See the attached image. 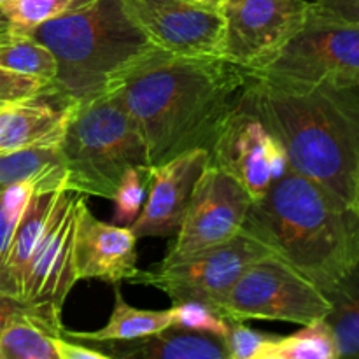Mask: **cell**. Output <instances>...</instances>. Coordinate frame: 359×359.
Returning a JSON list of instances; mask_svg holds the SVG:
<instances>
[{"label":"cell","instance_id":"cell-1","mask_svg":"<svg viewBox=\"0 0 359 359\" xmlns=\"http://www.w3.org/2000/svg\"><path fill=\"white\" fill-rule=\"evenodd\" d=\"M249 72L219 56H179L158 49L111 90L135 119L149 165L207 149L241 107Z\"/></svg>","mask_w":359,"mask_h":359},{"label":"cell","instance_id":"cell-2","mask_svg":"<svg viewBox=\"0 0 359 359\" xmlns=\"http://www.w3.org/2000/svg\"><path fill=\"white\" fill-rule=\"evenodd\" d=\"M242 105L283 144L290 168L353 205L359 168V86L249 72Z\"/></svg>","mask_w":359,"mask_h":359},{"label":"cell","instance_id":"cell-3","mask_svg":"<svg viewBox=\"0 0 359 359\" xmlns=\"http://www.w3.org/2000/svg\"><path fill=\"white\" fill-rule=\"evenodd\" d=\"M244 226L323 293L359 263L356 209L293 168L252 202Z\"/></svg>","mask_w":359,"mask_h":359},{"label":"cell","instance_id":"cell-4","mask_svg":"<svg viewBox=\"0 0 359 359\" xmlns=\"http://www.w3.org/2000/svg\"><path fill=\"white\" fill-rule=\"evenodd\" d=\"M56 60L51 90L70 102H84L111 90L125 74L158 51L121 6L95 0L84 9L25 32Z\"/></svg>","mask_w":359,"mask_h":359},{"label":"cell","instance_id":"cell-5","mask_svg":"<svg viewBox=\"0 0 359 359\" xmlns=\"http://www.w3.org/2000/svg\"><path fill=\"white\" fill-rule=\"evenodd\" d=\"M67 188L112 200L130 167H146V142L114 90L77 102L60 142Z\"/></svg>","mask_w":359,"mask_h":359},{"label":"cell","instance_id":"cell-6","mask_svg":"<svg viewBox=\"0 0 359 359\" xmlns=\"http://www.w3.org/2000/svg\"><path fill=\"white\" fill-rule=\"evenodd\" d=\"M276 252L248 228L226 244L174 263H160L153 270H139L132 284H146L163 291L172 304L200 302L221 314L228 293L245 269ZM223 316V314H221Z\"/></svg>","mask_w":359,"mask_h":359},{"label":"cell","instance_id":"cell-7","mask_svg":"<svg viewBox=\"0 0 359 359\" xmlns=\"http://www.w3.org/2000/svg\"><path fill=\"white\" fill-rule=\"evenodd\" d=\"M330 312L326 294L307 277L272 255L251 263L228 293L223 305L228 321H284L311 325Z\"/></svg>","mask_w":359,"mask_h":359},{"label":"cell","instance_id":"cell-8","mask_svg":"<svg viewBox=\"0 0 359 359\" xmlns=\"http://www.w3.org/2000/svg\"><path fill=\"white\" fill-rule=\"evenodd\" d=\"M309 9V0H223L221 58L259 72L302 30Z\"/></svg>","mask_w":359,"mask_h":359},{"label":"cell","instance_id":"cell-9","mask_svg":"<svg viewBox=\"0 0 359 359\" xmlns=\"http://www.w3.org/2000/svg\"><path fill=\"white\" fill-rule=\"evenodd\" d=\"M300 83L359 86V25L318 16L309 9L302 30L259 72Z\"/></svg>","mask_w":359,"mask_h":359},{"label":"cell","instance_id":"cell-10","mask_svg":"<svg viewBox=\"0 0 359 359\" xmlns=\"http://www.w3.org/2000/svg\"><path fill=\"white\" fill-rule=\"evenodd\" d=\"M252 202L231 175L210 161L196 182L191 202L161 263H174L226 244L244 228Z\"/></svg>","mask_w":359,"mask_h":359},{"label":"cell","instance_id":"cell-11","mask_svg":"<svg viewBox=\"0 0 359 359\" xmlns=\"http://www.w3.org/2000/svg\"><path fill=\"white\" fill-rule=\"evenodd\" d=\"M210 161L231 175L252 200L262 198L290 168L283 144L242 104L214 140Z\"/></svg>","mask_w":359,"mask_h":359},{"label":"cell","instance_id":"cell-12","mask_svg":"<svg viewBox=\"0 0 359 359\" xmlns=\"http://www.w3.org/2000/svg\"><path fill=\"white\" fill-rule=\"evenodd\" d=\"M139 30L161 51L179 56H219L223 16L195 0H121Z\"/></svg>","mask_w":359,"mask_h":359},{"label":"cell","instance_id":"cell-13","mask_svg":"<svg viewBox=\"0 0 359 359\" xmlns=\"http://www.w3.org/2000/svg\"><path fill=\"white\" fill-rule=\"evenodd\" d=\"M81 193L67 189L34 252L21 300L62 316L67 297L79 280L76 270L77 202Z\"/></svg>","mask_w":359,"mask_h":359},{"label":"cell","instance_id":"cell-14","mask_svg":"<svg viewBox=\"0 0 359 359\" xmlns=\"http://www.w3.org/2000/svg\"><path fill=\"white\" fill-rule=\"evenodd\" d=\"M210 163L207 149H191L160 165H149L147 198L130 224L137 238L172 237L191 202L196 182Z\"/></svg>","mask_w":359,"mask_h":359},{"label":"cell","instance_id":"cell-15","mask_svg":"<svg viewBox=\"0 0 359 359\" xmlns=\"http://www.w3.org/2000/svg\"><path fill=\"white\" fill-rule=\"evenodd\" d=\"M137 237L130 226L97 219L84 195L77 202L76 270L79 280L95 279L107 284L132 283L139 273Z\"/></svg>","mask_w":359,"mask_h":359},{"label":"cell","instance_id":"cell-16","mask_svg":"<svg viewBox=\"0 0 359 359\" xmlns=\"http://www.w3.org/2000/svg\"><path fill=\"white\" fill-rule=\"evenodd\" d=\"M76 104L49 86L37 97L0 107V154L37 146H60Z\"/></svg>","mask_w":359,"mask_h":359},{"label":"cell","instance_id":"cell-17","mask_svg":"<svg viewBox=\"0 0 359 359\" xmlns=\"http://www.w3.org/2000/svg\"><path fill=\"white\" fill-rule=\"evenodd\" d=\"M67 184L53 189H35L16 224L9 251L4 263V284L2 291L9 297L21 300L23 297L25 279L30 266L34 252L48 228L49 219L55 214ZM23 302V300H21Z\"/></svg>","mask_w":359,"mask_h":359},{"label":"cell","instance_id":"cell-18","mask_svg":"<svg viewBox=\"0 0 359 359\" xmlns=\"http://www.w3.org/2000/svg\"><path fill=\"white\" fill-rule=\"evenodd\" d=\"M90 346L107 354L109 359H228L224 339L181 326H168L154 335L128 342Z\"/></svg>","mask_w":359,"mask_h":359},{"label":"cell","instance_id":"cell-19","mask_svg":"<svg viewBox=\"0 0 359 359\" xmlns=\"http://www.w3.org/2000/svg\"><path fill=\"white\" fill-rule=\"evenodd\" d=\"M172 325H174L172 309L144 311V309L132 307L123 297L119 284H114V309H112L107 325L102 326L97 332H69L65 328L63 335L86 344L128 342V340L154 335Z\"/></svg>","mask_w":359,"mask_h":359},{"label":"cell","instance_id":"cell-20","mask_svg":"<svg viewBox=\"0 0 359 359\" xmlns=\"http://www.w3.org/2000/svg\"><path fill=\"white\" fill-rule=\"evenodd\" d=\"M20 182H35L42 189L67 184L60 146H37L0 154V191Z\"/></svg>","mask_w":359,"mask_h":359},{"label":"cell","instance_id":"cell-21","mask_svg":"<svg viewBox=\"0 0 359 359\" xmlns=\"http://www.w3.org/2000/svg\"><path fill=\"white\" fill-rule=\"evenodd\" d=\"M326 323L335 337L339 359H359V263L326 291Z\"/></svg>","mask_w":359,"mask_h":359},{"label":"cell","instance_id":"cell-22","mask_svg":"<svg viewBox=\"0 0 359 359\" xmlns=\"http://www.w3.org/2000/svg\"><path fill=\"white\" fill-rule=\"evenodd\" d=\"M0 67L53 84L56 60L44 44L25 32L13 30L0 21Z\"/></svg>","mask_w":359,"mask_h":359},{"label":"cell","instance_id":"cell-23","mask_svg":"<svg viewBox=\"0 0 359 359\" xmlns=\"http://www.w3.org/2000/svg\"><path fill=\"white\" fill-rule=\"evenodd\" d=\"M263 359H339V349L326 319H318L293 335L277 337Z\"/></svg>","mask_w":359,"mask_h":359},{"label":"cell","instance_id":"cell-24","mask_svg":"<svg viewBox=\"0 0 359 359\" xmlns=\"http://www.w3.org/2000/svg\"><path fill=\"white\" fill-rule=\"evenodd\" d=\"M95 0H6L0 6V20L13 30L28 32L46 21L84 9Z\"/></svg>","mask_w":359,"mask_h":359},{"label":"cell","instance_id":"cell-25","mask_svg":"<svg viewBox=\"0 0 359 359\" xmlns=\"http://www.w3.org/2000/svg\"><path fill=\"white\" fill-rule=\"evenodd\" d=\"M35 189L42 188H39L35 182H20L0 191V291L4 284V263L9 251L11 238Z\"/></svg>","mask_w":359,"mask_h":359},{"label":"cell","instance_id":"cell-26","mask_svg":"<svg viewBox=\"0 0 359 359\" xmlns=\"http://www.w3.org/2000/svg\"><path fill=\"white\" fill-rule=\"evenodd\" d=\"M147 167H130L123 174L118 188H116L112 202H114V223L130 226L140 214L144 205L149 174Z\"/></svg>","mask_w":359,"mask_h":359},{"label":"cell","instance_id":"cell-27","mask_svg":"<svg viewBox=\"0 0 359 359\" xmlns=\"http://www.w3.org/2000/svg\"><path fill=\"white\" fill-rule=\"evenodd\" d=\"M172 319L174 325L181 328L195 330V332L210 333L224 339L230 328V321L212 307L200 302H181V304L172 305Z\"/></svg>","mask_w":359,"mask_h":359},{"label":"cell","instance_id":"cell-28","mask_svg":"<svg viewBox=\"0 0 359 359\" xmlns=\"http://www.w3.org/2000/svg\"><path fill=\"white\" fill-rule=\"evenodd\" d=\"M279 335L258 332L249 328L242 321H230L224 344L228 349V359H263V354L270 344Z\"/></svg>","mask_w":359,"mask_h":359},{"label":"cell","instance_id":"cell-29","mask_svg":"<svg viewBox=\"0 0 359 359\" xmlns=\"http://www.w3.org/2000/svg\"><path fill=\"white\" fill-rule=\"evenodd\" d=\"M49 86L51 84L37 79V77L25 76V74H18L0 67V107L37 97V95L44 93Z\"/></svg>","mask_w":359,"mask_h":359},{"label":"cell","instance_id":"cell-30","mask_svg":"<svg viewBox=\"0 0 359 359\" xmlns=\"http://www.w3.org/2000/svg\"><path fill=\"white\" fill-rule=\"evenodd\" d=\"M311 13L344 23L359 25V0H314Z\"/></svg>","mask_w":359,"mask_h":359},{"label":"cell","instance_id":"cell-31","mask_svg":"<svg viewBox=\"0 0 359 359\" xmlns=\"http://www.w3.org/2000/svg\"><path fill=\"white\" fill-rule=\"evenodd\" d=\"M30 309L32 305L25 304V302L18 300V298L14 297H9V294L0 291V333L4 332V328H6L13 319L25 314V312L30 311Z\"/></svg>","mask_w":359,"mask_h":359},{"label":"cell","instance_id":"cell-32","mask_svg":"<svg viewBox=\"0 0 359 359\" xmlns=\"http://www.w3.org/2000/svg\"><path fill=\"white\" fill-rule=\"evenodd\" d=\"M353 207H354V209H356V212L359 214V168H358V175H356V186H354Z\"/></svg>","mask_w":359,"mask_h":359},{"label":"cell","instance_id":"cell-33","mask_svg":"<svg viewBox=\"0 0 359 359\" xmlns=\"http://www.w3.org/2000/svg\"><path fill=\"white\" fill-rule=\"evenodd\" d=\"M195 2L203 4V6H209V7H217V9H219V6L223 0H195Z\"/></svg>","mask_w":359,"mask_h":359},{"label":"cell","instance_id":"cell-34","mask_svg":"<svg viewBox=\"0 0 359 359\" xmlns=\"http://www.w3.org/2000/svg\"><path fill=\"white\" fill-rule=\"evenodd\" d=\"M4 2H6V0H0V6H2V4H4Z\"/></svg>","mask_w":359,"mask_h":359},{"label":"cell","instance_id":"cell-35","mask_svg":"<svg viewBox=\"0 0 359 359\" xmlns=\"http://www.w3.org/2000/svg\"><path fill=\"white\" fill-rule=\"evenodd\" d=\"M0 21H4V20H0Z\"/></svg>","mask_w":359,"mask_h":359}]
</instances>
